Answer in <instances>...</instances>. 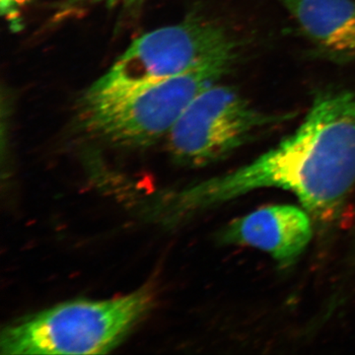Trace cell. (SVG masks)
I'll list each match as a JSON object with an SVG mask.
<instances>
[{
    "label": "cell",
    "instance_id": "6da1fadb",
    "mask_svg": "<svg viewBox=\"0 0 355 355\" xmlns=\"http://www.w3.org/2000/svg\"><path fill=\"white\" fill-rule=\"evenodd\" d=\"M291 191L320 221L335 218L355 190V93L328 89L315 96L293 133L252 162L144 205L149 218L177 225L261 189Z\"/></svg>",
    "mask_w": 355,
    "mask_h": 355
},
{
    "label": "cell",
    "instance_id": "7a4b0ae2",
    "mask_svg": "<svg viewBox=\"0 0 355 355\" xmlns=\"http://www.w3.org/2000/svg\"><path fill=\"white\" fill-rule=\"evenodd\" d=\"M237 51L165 80L96 88L79 101V127L93 139L119 147H146L167 137L196 96L225 76Z\"/></svg>",
    "mask_w": 355,
    "mask_h": 355
},
{
    "label": "cell",
    "instance_id": "3957f363",
    "mask_svg": "<svg viewBox=\"0 0 355 355\" xmlns=\"http://www.w3.org/2000/svg\"><path fill=\"white\" fill-rule=\"evenodd\" d=\"M154 305L150 287L107 300L60 303L8 324L3 355L104 354L121 345Z\"/></svg>",
    "mask_w": 355,
    "mask_h": 355
},
{
    "label": "cell",
    "instance_id": "277c9868",
    "mask_svg": "<svg viewBox=\"0 0 355 355\" xmlns=\"http://www.w3.org/2000/svg\"><path fill=\"white\" fill-rule=\"evenodd\" d=\"M292 118L261 111L237 89L217 83L184 110L167 135L168 148L178 164L205 167Z\"/></svg>",
    "mask_w": 355,
    "mask_h": 355
},
{
    "label": "cell",
    "instance_id": "5b68a950",
    "mask_svg": "<svg viewBox=\"0 0 355 355\" xmlns=\"http://www.w3.org/2000/svg\"><path fill=\"white\" fill-rule=\"evenodd\" d=\"M237 44L221 25L205 16H189L135 39L93 87L139 85L188 73L235 51Z\"/></svg>",
    "mask_w": 355,
    "mask_h": 355
},
{
    "label": "cell",
    "instance_id": "8992f818",
    "mask_svg": "<svg viewBox=\"0 0 355 355\" xmlns=\"http://www.w3.org/2000/svg\"><path fill=\"white\" fill-rule=\"evenodd\" d=\"M311 214L291 205L261 207L222 229V244L260 250L282 266L293 265L312 239Z\"/></svg>",
    "mask_w": 355,
    "mask_h": 355
},
{
    "label": "cell",
    "instance_id": "52a82bcc",
    "mask_svg": "<svg viewBox=\"0 0 355 355\" xmlns=\"http://www.w3.org/2000/svg\"><path fill=\"white\" fill-rule=\"evenodd\" d=\"M300 31L334 62L355 60V0H277Z\"/></svg>",
    "mask_w": 355,
    "mask_h": 355
},
{
    "label": "cell",
    "instance_id": "ba28073f",
    "mask_svg": "<svg viewBox=\"0 0 355 355\" xmlns=\"http://www.w3.org/2000/svg\"><path fill=\"white\" fill-rule=\"evenodd\" d=\"M137 1L139 0H65L62 9L64 11H71L81 7L97 6V4H105L108 6H116V4L130 6V4L137 3Z\"/></svg>",
    "mask_w": 355,
    "mask_h": 355
}]
</instances>
